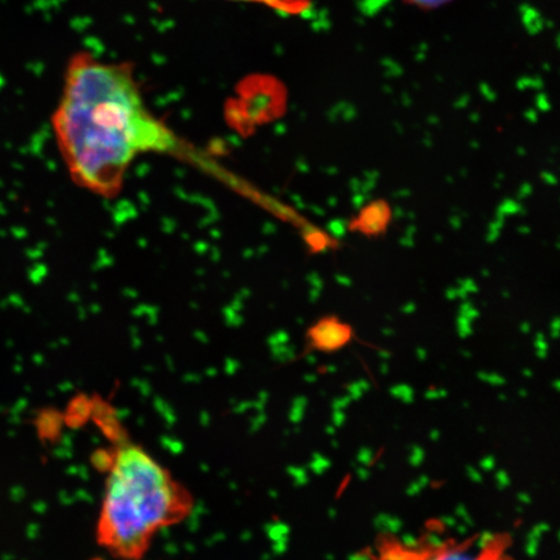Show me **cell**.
I'll return each mask as SVG.
<instances>
[{
  "mask_svg": "<svg viewBox=\"0 0 560 560\" xmlns=\"http://www.w3.org/2000/svg\"><path fill=\"white\" fill-rule=\"evenodd\" d=\"M51 129L69 178L105 200L121 194L139 156L175 155L182 147L147 105L135 67L88 50L67 61Z\"/></svg>",
  "mask_w": 560,
  "mask_h": 560,
  "instance_id": "6da1fadb",
  "label": "cell"
},
{
  "mask_svg": "<svg viewBox=\"0 0 560 560\" xmlns=\"http://www.w3.org/2000/svg\"><path fill=\"white\" fill-rule=\"evenodd\" d=\"M107 460L96 541L110 556L140 558L161 528L184 516L186 495L156 459L128 440H116Z\"/></svg>",
  "mask_w": 560,
  "mask_h": 560,
  "instance_id": "7a4b0ae2",
  "label": "cell"
},
{
  "mask_svg": "<svg viewBox=\"0 0 560 560\" xmlns=\"http://www.w3.org/2000/svg\"><path fill=\"white\" fill-rule=\"evenodd\" d=\"M312 345L324 352H334L348 345L352 331L348 325L335 318L322 319L311 330Z\"/></svg>",
  "mask_w": 560,
  "mask_h": 560,
  "instance_id": "3957f363",
  "label": "cell"
},
{
  "mask_svg": "<svg viewBox=\"0 0 560 560\" xmlns=\"http://www.w3.org/2000/svg\"><path fill=\"white\" fill-rule=\"evenodd\" d=\"M404 2L416 5L420 10H435L441 5L453 2V0H404Z\"/></svg>",
  "mask_w": 560,
  "mask_h": 560,
  "instance_id": "277c9868",
  "label": "cell"
},
{
  "mask_svg": "<svg viewBox=\"0 0 560 560\" xmlns=\"http://www.w3.org/2000/svg\"><path fill=\"white\" fill-rule=\"evenodd\" d=\"M230 2H244V3H264L266 5L277 7V9H284V4L290 0H230Z\"/></svg>",
  "mask_w": 560,
  "mask_h": 560,
  "instance_id": "5b68a950",
  "label": "cell"
}]
</instances>
